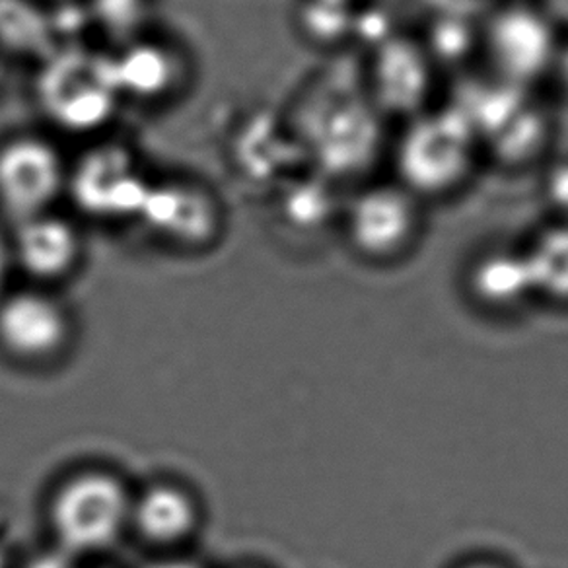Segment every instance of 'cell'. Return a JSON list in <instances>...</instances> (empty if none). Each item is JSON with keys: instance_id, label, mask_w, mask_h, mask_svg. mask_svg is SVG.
Here are the masks:
<instances>
[{"instance_id": "cell-1", "label": "cell", "mask_w": 568, "mask_h": 568, "mask_svg": "<svg viewBox=\"0 0 568 568\" xmlns=\"http://www.w3.org/2000/svg\"><path fill=\"white\" fill-rule=\"evenodd\" d=\"M483 146L458 103L405 121L392 151L395 182L418 201L454 197L474 180Z\"/></svg>"}, {"instance_id": "cell-2", "label": "cell", "mask_w": 568, "mask_h": 568, "mask_svg": "<svg viewBox=\"0 0 568 568\" xmlns=\"http://www.w3.org/2000/svg\"><path fill=\"white\" fill-rule=\"evenodd\" d=\"M36 102L61 133L88 136L103 131L123 103L110 53L77 43L55 49L40 63Z\"/></svg>"}, {"instance_id": "cell-3", "label": "cell", "mask_w": 568, "mask_h": 568, "mask_svg": "<svg viewBox=\"0 0 568 568\" xmlns=\"http://www.w3.org/2000/svg\"><path fill=\"white\" fill-rule=\"evenodd\" d=\"M125 483L108 471H80L55 490L49 505V526L59 545L74 555L110 549L131 524Z\"/></svg>"}, {"instance_id": "cell-4", "label": "cell", "mask_w": 568, "mask_h": 568, "mask_svg": "<svg viewBox=\"0 0 568 568\" xmlns=\"http://www.w3.org/2000/svg\"><path fill=\"white\" fill-rule=\"evenodd\" d=\"M67 182L69 162L43 134H12L0 142V213L12 224L55 211Z\"/></svg>"}, {"instance_id": "cell-5", "label": "cell", "mask_w": 568, "mask_h": 568, "mask_svg": "<svg viewBox=\"0 0 568 568\" xmlns=\"http://www.w3.org/2000/svg\"><path fill=\"white\" fill-rule=\"evenodd\" d=\"M332 105L317 108L316 131L310 136L317 164L327 180H347L371 168L382 146V115L361 87H341Z\"/></svg>"}, {"instance_id": "cell-6", "label": "cell", "mask_w": 568, "mask_h": 568, "mask_svg": "<svg viewBox=\"0 0 568 568\" xmlns=\"http://www.w3.org/2000/svg\"><path fill=\"white\" fill-rule=\"evenodd\" d=\"M483 49L498 80L524 90L552 72L560 43L544 10L508 4L487 20Z\"/></svg>"}, {"instance_id": "cell-7", "label": "cell", "mask_w": 568, "mask_h": 568, "mask_svg": "<svg viewBox=\"0 0 568 568\" xmlns=\"http://www.w3.org/2000/svg\"><path fill=\"white\" fill-rule=\"evenodd\" d=\"M343 222L348 242L372 260L405 252L423 226V201L395 182L364 183L347 199Z\"/></svg>"}, {"instance_id": "cell-8", "label": "cell", "mask_w": 568, "mask_h": 568, "mask_svg": "<svg viewBox=\"0 0 568 568\" xmlns=\"http://www.w3.org/2000/svg\"><path fill=\"white\" fill-rule=\"evenodd\" d=\"M151 182L121 144L94 146L69 164L67 195L79 211L98 221L136 219Z\"/></svg>"}, {"instance_id": "cell-9", "label": "cell", "mask_w": 568, "mask_h": 568, "mask_svg": "<svg viewBox=\"0 0 568 568\" xmlns=\"http://www.w3.org/2000/svg\"><path fill=\"white\" fill-rule=\"evenodd\" d=\"M435 59L418 40L389 36L379 41L364 72V90L382 118H417L433 108Z\"/></svg>"}, {"instance_id": "cell-10", "label": "cell", "mask_w": 568, "mask_h": 568, "mask_svg": "<svg viewBox=\"0 0 568 568\" xmlns=\"http://www.w3.org/2000/svg\"><path fill=\"white\" fill-rule=\"evenodd\" d=\"M71 339L67 310L49 294L20 291L0 298V348L14 361L48 363Z\"/></svg>"}, {"instance_id": "cell-11", "label": "cell", "mask_w": 568, "mask_h": 568, "mask_svg": "<svg viewBox=\"0 0 568 568\" xmlns=\"http://www.w3.org/2000/svg\"><path fill=\"white\" fill-rule=\"evenodd\" d=\"M136 221L170 244L199 247L213 242L221 209L211 191L185 180L151 182Z\"/></svg>"}, {"instance_id": "cell-12", "label": "cell", "mask_w": 568, "mask_h": 568, "mask_svg": "<svg viewBox=\"0 0 568 568\" xmlns=\"http://www.w3.org/2000/svg\"><path fill=\"white\" fill-rule=\"evenodd\" d=\"M9 244L14 268L40 283L71 275L82 257L79 229L57 211L14 222Z\"/></svg>"}, {"instance_id": "cell-13", "label": "cell", "mask_w": 568, "mask_h": 568, "mask_svg": "<svg viewBox=\"0 0 568 568\" xmlns=\"http://www.w3.org/2000/svg\"><path fill=\"white\" fill-rule=\"evenodd\" d=\"M110 57L123 102H164L182 87V55L162 41L134 36Z\"/></svg>"}, {"instance_id": "cell-14", "label": "cell", "mask_w": 568, "mask_h": 568, "mask_svg": "<svg viewBox=\"0 0 568 568\" xmlns=\"http://www.w3.org/2000/svg\"><path fill=\"white\" fill-rule=\"evenodd\" d=\"M197 500L174 483H156L131 503V524L149 544L172 547L190 539L199 526Z\"/></svg>"}, {"instance_id": "cell-15", "label": "cell", "mask_w": 568, "mask_h": 568, "mask_svg": "<svg viewBox=\"0 0 568 568\" xmlns=\"http://www.w3.org/2000/svg\"><path fill=\"white\" fill-rule=\"evenodd\" d=\"M57 20L36 0H0V51L41 63L55 49Z\"/></svg>"}, {"instance_id": "cell-16", "label": "cell", "mask_w": 568, "mask_h": 568, "mask_svg": "<svg viewBox=\"0 0 568 568\" xmlns=\"http://www.w3.org/2000/svg\"><path fill=\"white\" fill-rule=\"evenodd\" d=\"M471 288L479 301L493 306H510L536 293L524 252L495 250L475 261Z\"/></svg>"}, {"instance_id": "cell-17", "label": "cell", "mask_w": 568, "mask_h": 568, "mask_svg": "<svg viewBox=\"0 0 568 568\" xmlns=\"http://www.w3.org/2000/svg\"><path fill=\"white\" fill-rule=\"evenodd\" d=\"M524 255L536 293L568 301V221L541 230Z\"/></svg>"}, {"instance_id": "cell-18", "label": "cell", "mask_w": 568, "mask_h": 568, "mask_svg": "<svg viewBox=\"0 0 568 568\" xmlns=\"http://www.w3.org/2000/svg\"><path fill=\"white\" fill-rule=\"evenodd\" d=\"M351 4L348 0H306L302 4L301 24L310 40H339L351 28Z\"/></svg>"}, {"instance_id": "cell-19", "label": "cell", "mask_w": 568, "mask_h": 568, "mask_svg": "<svg viewBox=\"0 0 568 568\" xmlns=\"http://www.w3.org/2000/svg\"><path fill=\"white\" fill-rule=\"evenodd\" d=\"M149 7V0H94V12L103 26L123 36V41L134 38L136 22H141L142 12Z\"/></svg>"}, {"instance_id": "cell-20", "label": "cell", "mask_w": 568, "mask_h": 568, "mask_svg": "<svg viewBox=\"0 0 568 568\" xmlns=\"http://www.w3.org/2000/svg\"><path fill=\"white\" fill-rule=\"evenodd\" d=\"M545 201L559 216L568 221V159L552 164L544 178Z\"/></svg>"}, {"instance_id": "cell-21", "label": "cell", "mask_w": 568, "mask_h": 568, "mask_svg": "<svg viewBox=\"0 0 568 568\" xmlns=\"http://www.w3.org/2000/svg\"><path fill=\"white\" fill-rule=\"evenodd\" d=\"M12 265V255H10L9 234L0 230V298L7 294V283H9Z\"/></svg>"}, {"instance_id": "cell-22", "label": "cell", "mask_w": 568, "mask_h": 568, "mask_svg": "<svg viewBox=\"0 0 568 568\" xmlns=\"http://www.w3.org/2000/svg\"><path fill=\"white\" fill-rule=\"evenodd\" d=\"M552 72L559 74L560 82H562V87L568 92V45L567 48L559 49V55H557Z\"/></svg>"}, {"instance_id": "cell-23", "label": "cell", "mask_w": 568, "mask_h": 568, "mask_svg": "<svg viewBox=\"0 0 568 568\" xmlns=\"http://www.w3.org/2000/svg\"><path fill=\"white\" fill-rule=\"evenodd\" d=\"M144 568H203L197 562H193V560L185 559H164L156 560V562H152L149 567Z\"/></svg>"}, {"instance_id": "cell-24", "label": "cell", "mask_w": 568, "mask_h": 568, "mask_svg": "<svg viewBox=\"0 0 568 568\" xmlns=\"http://www.w3.org/2000/svg\"><path fill=\"white\" fill-rule=\"evenodd\" d=\"M464 568H500L497 565H489V562H475V565H469V567Z\"/></svg>"}]
</instances>
